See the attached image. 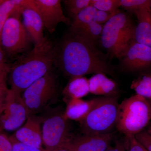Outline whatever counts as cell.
Segmentation results:
<instances>
[{
	"label": "cell",
	"instance_id": "obj_1",
	"mask_svg": "<svg viewBox=\"0 0 151 151\" xmlns=\"http://www.w3.org/2000/svg\"><path fill=\"white\" fill-rule=\"evenodd\" d=\"M55 64L71 78L92 73H113L106 56L97 48L95 42L71 31L56 47Z\"/></svg>",
	"mask_w": 151,
	"mask_h": 151
},
{
	"label": "cell",
	"instance_id": "obj_2",
	"mask_svg": "<svg viewBox=\"0 0 151 151\" xmlns=\"http://www.w3.org/2000/svg\"><path fill=\"white\" fill-rule=\"evenodd\" d=\"M55 54L56 47L45 37L42 43L34 46L10 68V89L22 94L33 83L52 70Z\"/></svg>",
	"mask_w": 151,
	"mask_h": 151
},
{
	"label": "cell",
	"instance_id": "obj_3",
	"mask_svg": "<svg viewBox=\"0 0 151 151\" xmlns=\"http://www.w3.org/2000/svg\"><path fill=\"white\" fill-rule=\"evenodd\" d=\"M136 26L129 16L120 12L104 24L102 46L113 57L121 59L135 41Z\"/></svg>",
	"mask_w": 151,
	"mask_h": 151
},
{
	"label": "cell",
	"instance_id": "obj_4",
	"mask_svg": "<svg viewBox=\"0 0 151 151\" xmlns=\"http://www.w3.org/2000/svg\"><path fill=\"white\" fill-rule=\"evenodd\" d=\"M151 119V106L148 100L137 94L119 104L116 128L126 137L142 132Z\"/></svg>",
	"mask_w": 151,
	"mask_h": 151
},
{
	"label": "cell",
	"instance_id": "obj_5",
	"mask_svg": "<svg viewBox=\"0 0 151 151\" xmlns=\"http://www.w3.org/2000/svg\"><path fill=\"white\" fill-rule=\"evenodd\" d=\"M58 95V81L52 70L33 83L22 93L29 116L44 113Z\"/></svg>",
	"mask_w": 151,
	"mask_h": 151
},
{
	"label": "cell",
	"instance_id": "obj_6",
	"mask_svg": "<svg viewBox=\"0 0 151 151\" xmlns=\"http://www.w3.org/2000/svg\"><path fill=\"white\" fill-rule=\"evenodd\" d=\"M117 96L102 97L101 101L80 122L81 132L85 135H104L111 133L116 126L118 117Z\"/></svg>",
	"mask_w": 151,
	"mask_h": 151
},
{
	"label": "cell",
	"instance_id": "obj_7",
	"mask_svg": "<svg viewBox=\"0 0 151 151\" xmlns=\"http://www.w3.org/2000/svg\"><path fill=\"white\" fill-rule=\"evenodd\" d=\"M42 118V134L44 149L46 151H55L63 148L70 138L68 120L58 108L45 112Z\"/></svg>",
	"mask_w": 151,
	"mask_h": 151
},
{
	"label": "cell",
	"instance_id": "obj_8",
	"mask_svg": "<svg viewBox=\"0 0 151 151\" xmlns=\"http://www.w3.org/2000/svg\"><path fill=\"white\" fill-rule=\"evenodd\" d=\"M21 16L20 12L15 13L8 19L2 30L1 47L9 56L28 51L32 42L21 21Z\"/></svg>",
	"mask_w": 151,
	"mask_h": 151
},
{
	"label": "cell",
	"instance_id": "obj_9",
	"mask_svg": "<svg viewBox=\"0 0 151 151\" xmlns=\"http://www.w3.org/2000/svg\"><path fill=\"white\" fill-rule=\"evenodd\" d=\"M29 117L28 111L21 94L8 89L0 110V127L2 129L9 132L18 129Z\"/></svg>",
	"mask_w": 151,
	"mask_h": 151
},
{
	"label": "cell",
	"instance_id": "obj_10",
	"mask_svg": "<svg viewBox=\"0 0 151 151\" xmlns=\"http://www.w3.org/2000/svg\"><path fill=\"white\" fill-rule=\"evenodd\" d=\"M36 7L43 22L44 27L50 33L55 31L60 23L70 24V20L63 12L59 0H33Z\"/></svg>",
	"mask_w": 151,
	"mask_h": 151
},
{
	"label": "cell",
	"instance_id": "obj_11",
	"mask_svg": "<svg viewBox=\"0 0 151 151\" xmlns=\"http://www.w3.org/2000/svg\"><path fill=\"white\" fill-rule=\"evenodd\" d=\"M112 139L111 133L70 137L63 148L69 151H105L110 147Z\"/></svg>",
	"mask_w": 151,
	"mask_h": 151
},
{
	"label": "cell",
	"instance_id": "obj_12",
	"mask_svg": "<svg viewBox=\"0 0 151 151\" xmlns=\"http://www.w3.org/2000/svg\"><path fill=\"white\" fill-rule=\"evenodd\" d=\"M121 60L122 67L128 71L142 70L151 65V47L135 41Z\"/></svg>",
	"mask_w": 151,
	"mask_h": 151
},
{
	"label": "cell",
	"instance_id": "obj_13",
	"mask_svg": "<svg viewBox=\"0 0 151 151\" xmlns=\"http://www.w3.org/2000/svg\"><path fill=\"white\" fill-rule=\"evenodd\" d=\"M41 123L40 116H29L24 125L19 128L12 137L19 142L43 150Z\"/></svg>",
	"mask_w": 151,
	"mask_h": 151
},
{
	"label": "cell",
	"instance_id": "obj_14",
	"mask_svg": "<svg viewBox=\"0 0 151 151\" xmlns=\"http://www.w3.org/2000/svg\"><path fill=\"white\" fill-rule=\"evenodd\" d=\"M21 14L23 19L22 22L34 46L40 45L45 38L43 35L44 26L33 0H29L27 6L22 9Z\"/></svg>",
	"mask_w": 151,
	"mask_h": 151
},
{
	"label": "cell",
	"instance_id": "obj_15",
	"mask_svg": "<svg viewBox=\"0 0 151 151\" xmlns=\"http://www.w3.org/2000/svg\"><path fill=\"white\" fill-rule=\"evenodd\" d=\"M102 97L85 101L79 99H70L67 103L64 115L67 119L81 122L92 108L101 101Z\"/></svg>",
	"mask_w": 151,
	"mask_h": 151
},
{
	"label": "cell",
	"instance_id": "obj_16",
	"mask_svg": "<svg viewBox=\"0 0 151 151\" xmlns=\"http://www.w3.org/2000/svg\"><path fill=\"white\" fill-rule=\"evenodd\" d=\"M137 19L135 29V41L138 43L151 47V9L144 8L134 14Z\"/></svg>",
	"mask_w": 151,
	"mask_h": 151
},
{
	"label": "cell",
	"instance_id": "obj_17",
	"mask_svg": "<svg viewBox=\"0 0 151 151\" xmlns=\"http://www.w3.org/2000/svg\"><path fill=\"white\" fill-rule=\"evenodd\" d=\"M88 81L89 93L91 94L106 96L115 94L116 84L105 74H95L88 79Z\"/></svg>",
	"mask_w": 151,
	"mask_h": 151
},
{
	"label": "cell",
	"instance_id": "obj_18",
	"mask_svg": "<svg viewBox=\"0 0 151 151\" xmlns=\"http://www.w3.org/2000/svg\"><path fill=\"white\" fill-rule=\"evenodd\" d=\"M63 93L69 100L85 97L89 93L88 79L84 76L71 78L63 89Z\"/></svg>",
	"mask_w": 151,
	"mask_h": 151
},
{
	"label": "cell",
	"instance_id": "obj_19",
	"mask_svg": "<svg viewBox=\"0 0 151 151\" xmlns=\"http://www.w3.org/2000/svg\"><path fill=\"white\" fill-rule=\"evenodd\" d=\"M23 8V0H3L0 4V47L1 33L6 22L15 13L21 12Z\"/></svg>",
	"mask_w": 151,
	"mask_h": 151
},
{
	"label": "cell",
	"instance_id": "obj_20",
	"mask_svg": "<svg viewBox=\"0 0 151 151\" xmlns=\"http://www.w3.org/2000/svg\"><path fill=\"white\" fill-rule=\"evenodd\" d=\"M97 10L90 5L84 9L73 19L70 31H78L92 21H94Z\"/></svg>",
	"mask_w": 151,
	"mask_h": 151
},
{
	"label": "cell",
	"instance_id": "obj_21",
	"mask_svg": "<svg viewBox=\"0 0 151 151\" xmlns=\"http://www.w3.org/2000/svg\"><path fill=\"white\" fill-rule=\"evenodd\" d=\"M131 89L136 94L151 101V73L142 76L132 81Z\"/></svg>",
	"mask_w": 151,
	"mask_h": 151
},
{
	"label": "cell",
	"instance_id": "obj_22",
	"mask_svg": "<svg viewBox=\"0 0 151 151\" xmlns=\"http://www.w3.org/2000/svg\"><path fill=\"white\" fill-rule=\"evenodd\" d=\"M98 10L116 14L121 12V0H91V5Z\"/></svg>",
	"mask_w": 151,
	"mask_h": 151
},
{
	"label": "cell",
	"instance_id": "obj_23",
	"mask_svg": "<svg viewBox=\"0 0 151 151\" xmlns=\"http://www.w3.org/2000/svg\"><path fill=\"white\" fill-rule=\"evenodd\" d=\"M103 27V24L92 21L80 30L73 32L81 34L96 43V41L101 37Z\"/></svg>",
	"mask_w": 151,
	"mask_h": 151
},
{
	"label": "cell",
	"instance_id": "obj_24",
	"mask_svg": "<svg viewBox=\"0 0 151 151\" xmlns=\"http://www.w3.org/2000/svg\"><path fill=\"white\" fill-rule=\"evenodd\" d=\"M91 0H64L63 2L68 14L73 19L80 12L91 5Z\"/></svg>",
	"mask_w": 151,
	"mask_h": 151
},
{
	"label": "cell",
	"instance_id": "obj_25",
	"mask_svg": "<svg viewBox=\"0 0 151 151\" xmlns=\"http://www.w3.org/2000/svg\"><path fill=\"white\" fill-rule=\"evenodd\" d=\"M151 0H121V6L127 12L134 14L144 8L150 7Z\"/></svg>",
	"mask_w": 151,
	"mask_h": 151
},
{
	"label": "cell",
	"instance_id": "obj_26",
	"mask_svg": "<svg viewBox=\"0 0 151 151\" xmlns=\"http://www.w3.org/2000/svg\"><path fill=\"white\" fill-rule=\"evenodd\" d=\"M126 144L125 145L126 151H148L137 139L135 136L126 137Z\"/></svg>",
	"mask_w": 151,
	"mask_h": 151
},
{
	"label": "cell",
	"instance_id": "obj_27",
	"mask_svg": "<svg viewBox=\"0 0 151 151\" xmlns=\"http://www.w3.org/2000/svg\"><path fill=\"white\" fill-rule=\"evenodd\" d=\"M9 139L12 143V151H46L45 149L41 150L19 142L12 136Z\"/></svg>",
	"mask_w": 151,
	"mask_h": 151
},
{
	"label": "cell",
	"instance_id": "obj_28",
	"mask_svg": "<svg viewBox=\"0 0 151 151\" xmlns=\"http://www.w3.org/2000/svg\"><path fill=\"white\" fill-rule=\"evenodd\" d=\"M137 139L148 151H151V136L147 132L142 131L135 136Z\"/></svg>",
	"mask_w": 151,
	"mask_h": 151
},
{
	"label": "cell",
	"instance_id": "obj_29",
	"mask_svg": "<svg viewBox=\"0 0 151 151\" xmlns=\"http://www.w3.org/2000/svg\"><path fill=\"white\" fill-rule=\"evenodd\" d=\"M115 14L110 13L97 10L95 14L94 21L100 24H105Z\"/></svg>",
	"mask_w": 151,
	"mask_h": 151
},
{
	"label": "cell",
	"instance_id": "obj_30",
	"mask_svg": "<svg viewBox=\"0 0 151 151\" xmlns=\"http://www.w3.org/2000/svg\"><path fill=\"white\" fill-rule=\"evenodd\" d=\"M12 145L9 138L0 132V151H12Z\"/></svg>",
	"mask_w": 151,
	"mask_h": 151
},
{
	"label": "cell",
	"instance_id": "obj_31",
	"mask_svg": "<svg viewBox=\"0 0 151 151\" xmlns=\"http://www.w3.org/2000/svg\"><path fill=\"white\" fill-rule=\"evenodd\" d=\"M10 68L6 62L4 51L0 47V76H6Z\"/></svg>",
	"mask_w": 151,
	"mask_h": 151
},
{
	"label": "cell",
	"instance_id": "obj_32",
	"mask_svg": "<svg viewBox=\"0 0 151 151\" xmlns=\"http://www.w3.org/2000/svg\"><path fill=\"white\" fill-rule=\"evenodd\" d=\"M8 89L6 81L0 85V110L4 102Z\"/></svg>",
	"mask_w": 151,
	"mask_h": 151
},
{
	"label": "cell",
	"instance_id": "obj_33",
	"mask_svg": "<svg viewBox=\"0 0 151 151\" xmlns=\"http://www.w3.org/2000/svg\"><path fill=\"white\" fill-rule=\"evenodd\" d=\"M105 151H126L125 145L120 142H117L113 147H111Z\"/></svg>",
	"mask_w": 151,
	"mask_h": 151
},
{
	"label": "cell",
	"instance_id": "obj_34",
	"mask_svg": "<svg viewBox=\"0 0 151 151\" xmlns=\"http://www.w3.org/2000/svg\"><path fill=\"white\" fill-rule=\"evenodd\" d=\"M6 76H0V85L2 84L3 82L6 81Z\"/></svg>",
	"mask_w": 151,
	"mask_h": 151
},
{
	"label": "cell",
	"instance_id": "obj_35",
	"mask_svg": "<svg viewBox=\"0 0 151 151\" xmlns=\"http://www.w3.org/2000/svg\"><path fill=\"white\" fill-rule=\"evenodd\" d=\"M151 136V124L150 126L148 129L147 131V132Z\"/></svg>",
	"mask_w": 151,
	"mask_h": 151
},
{
	"label": "cell",
	"instance_id": "obj_36",
	"mask_svg": "<svg viewBox=\"0 0 151 151\" xmlns=\"http://www.w3.org/2000/svg\"><path fill=\"white\" fill-rule=\"evenodd\" d=\"M55 151H69V150H66V149H64V148H62V149H59V150H57Z\"/></svg>",
	"mask_w": 151,
	"mask_h": 151
},
{
	"label": "cell",
	"instance_id": "obj_37",
	"mask_svg": "<svg viewBox=\"0 0 151 151\" xmlns=\"http://www.w3.org/2000/svg\"><path fill=\"white\" fill-rule=\"evenodd\" d=\"M3 0H0V4H1Z\"/></svg>",
	"mask_w": 151,
	"mask_h": 151
},
{
	"label": "cell",
	"instance_id": "obj_38",
	"mask_svg": "<svg viewBox=\"0 0 151 151\" xmlns=\"http://www.w3.org/2000/svg\"><path fill=\"white\" fill-rule=\"evenodd\" d=\"M2 129H1V127H0V132H1V131H2Z\"/></svg>",
	"mask_w": 151,
	"mask_h": 151
},
{
	"label": "cell",
	"instance_id": "obj_39",
	"mask_svg": "<svg viewBox=\"0 0 151 151\" xmlns=\"http://www.w3.org/2000/svg\"><path fill=\"white\" fill-rule=\"evenodd\" d=\"M150 9H151V2Z\"/></svg>",
	"mask_w": 151,
	"mask_h": 151
},
{
	"label": "cell",
	"instance_id": "obj_40",
	"mask_svg": "<svg viewBox=\"0 0 151 151\" xmlns=\"http://www.w3.org/2000/svg\"><path fill=\"white\" fill-rule=\"evenodd\" d=\"M150 103V105H151V103Z\"/></svg>",
	"mask_w": 151,
	"mask_h": 151
}]
</instances>
